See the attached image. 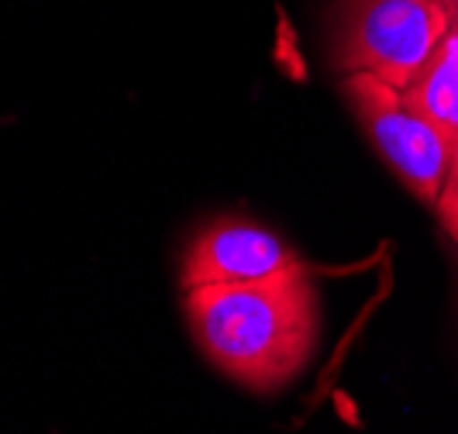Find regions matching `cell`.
Instances as JSON below:
<instances>
[{"instance_id":"6","label":"cell","mask_w":458,"mask_h":434,"mask_svg":"<svg viewBox=\"0 0 458 434\" xmlns=\"http://www.w3.org/2000/svg\"><path fill=\"white\" fill-rule=\"evenodd\" d=\"M435 207H437V217H441L445 231L458 242V149L452 152V169H448V176H445V186H441V193H437Z\"/></svg>"},{"instance_id":"5","label":"cell","mask_w":458,"mask_h":434,"mask_svg":"<svg viewBox=\"0 0 458 434\" xmlns=\"http://www.w3.org/2000/svg\"><path fill=\"white\" fill-rule=\"evenodd\" d=\"M403 97L417 115H424L435 132L452 152L458 149V24L452 18V28L435 46V52L424 59V66L411 76L403 87Z\"/></svg>"},{"instance_id":"4","label":"cell","mask_w":458,"mask_h":434,"mask_svg":"<svg viewBox=\"0 0 458 434\" xmlns=\"http://www.w3.org/2000/svg\"><path fill=\"white\" fill-rule=\"evenodd\" d=\"M293 266H300L297 251L283 238H276L273 231L249 225V221H217L190 242L180 283L183 290L252 283V279L286 273Z\"/></svg>"},{"instance_id":"7","label":"cell","mask_w":458,"mask_h":434,"mask_svg":"<svg viewBox=\"0 0 458 434\" xmlns=\"http://www.w3.org/2000/svg\"><path fill=\"white\" fill-rule=\"evenodd\" d=\"M452 4V18H455V24H458V0H448Z\"/></svg>"},{"instance_id":"1","label":"cell","mask_w":458,"mask_h":434,"mask_svg":"<svg viewBox=\"0 0 458 434\" xmlns=\"http://www.w3.org/2000/svg\"><path fill=\"white\" fill-rule=\"evenodd\" d=\"M183 307L200 352L259 393L297 379L318 345L321 303L303 262L252 283L186 290Z\"/></svg>"},{"instance_id":"2","label":"cell","mask_w":458,"mask_h":434,"mask_svg":"<svg viewBox=\"0 0 458 434\" xmlns=\"http://www.w3.org/2000/svg\"><path fill=\"white\" fill-rule=\"evenodd\" d=\"M452 28L448 0H342L335 63L403 90Z\"/></svg>"},{"instance_id":"3","label":"cell","mask_w":458,"mask_h":434,"mask_svg":"<svg viewBox=\"0 0 458 434\" xmlns=\"http://www.w3.org/2000/svg\"><path fill=\"white\" fill-rule=\"evenodd\" d=\"M342 90L362 121L369 141L396 169L407 190L424 204H435L452 169V145L437 135L428 117L413 111L403 90L372 72H348Z\"/></svg>"}]
</instances>
